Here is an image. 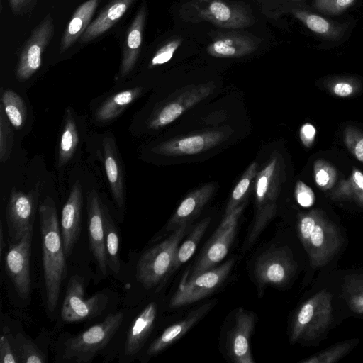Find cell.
<instances>
[{
    "instance_id": "2",
    "label": "cell",
    "mask_w": 363,
    "mask_h": 363,
    "mask_svg": "<svg viewBox=\"0 0 363 363\" xmlns=\"http://www.w3.org/2000/svg\"><path fill=\"white\" fill-rule=\"evenodd\" d=\"M189 225H182L140 257L136 267V279L144 288L150 289L162 285L174 271L177 252L180 242L189 232Z\"/></svg>"
},
{
    "instance_id": "32",
    "label": "cell",
    "mask_w": 363,
    "mask_h": 363,
    "mask_svg": "<svg viewBox=\"0 0 363 363\" xmlns=\"http://www.w3.org/2000/svg\"><path fill=\"white\" fill-rule=\"evenodd\" d=\"M210 221V218L203 219L188 233L184 242L179 246L174 260V270L186 262L194 254L201 238L209 225Z\"/></svg>"
},
{
    "instance_id": "38",
    "label": "cell",
    "mask_w": 363,
    "mask_h": 363,
    "mask_svg": "<svg viewBox=\"0 0 363 363\" xmlns=\"http://www.w3.org/2000/svg\"><path fill=\"white\" fill-rule=\"evenodd\" d=\"M182 42L181 38H173L160 47L151 59L150 67H155L169 62Z\"/></svg>"
},
{
    "instance_id": "41",
    "label": "cell",
    "mask_w": 363,
    "mask_h": 363,
    "mask_svg": "<svg viewBox=\"0 0 363 363\" xmlns=\"http://www.w3.org/2000/svg\"><path fill=\"white\" fill-rule=\"evenodd\" d=\"M295 196L298 204L303 207H310L314 203L313 191L301 181H298L296 185Z\"/></svg>"
},
{
    "instance_id": "42",
    "label": "cell",
    "mask_w": 363,
    "mask_h": 363,
    "mask_svg": "<svg viewBox=\"0 0 363 363\" xmlns=\"http://www.w3.org/2000/svg\"><path fill=\"white\" fill-rule=\"evenodd\" d=\"M0 362L1 363L18 362V356L14 353L7 336L4 334L0 338Z\"/></svg>"
},
{
    "instance_id": "35",
    "label": "cell",
    "mask_w": 363,
    "mask_h": 363,
    "mask_svg": "<svg viewBox=\"0 0 363 363\" xmlns=\"http://www.w3.org/2000/svg\"><path fill=\"white\" fill-rule=\"evenodd\" d=\"M257 163L252 162L245 170L240 181L233 189L227 203L224 216L230 214L236 208L246 201V195L257 174Z\"/></svg>"
},
{
    "instance_id": "23",
    "label": "cell",
    "mask_w": 363,
    "mask_h": 363,
    "mask_svg": "<svg viewBox=\"0 0 363 363\" xmlns=\"http://www.w3.org/2000/svg\"><path fill=\"white\" fill-rule=\"evenodd\" d=\"M157 306L148 303L133 321L127 334L124 352L132 357L140 352L149 337L157 318Z\"/></svg>"
},
{
    "instance_id": "11",
    "label": "cell",
    "mask_w": 363,
    "mask_h": 363,
    "mask_svg": "<svg viewBox=\"0 0 363 363\" xmlns=\"http://www.w3.org/2000/svg\"><path fill=\"white\" fill-rule=\"evenodd\" d=\"M235 263L232 258L223 264L207 270L182 284L172 296L169 306L179 308L206 298L226 280Z\"/></svg>"
},
{
    "instance_id": "22",
    "label": "cell",
    "mask_w": 363,
    "mask_h": 363,
    "mask_svg": "<svg viewBox=\"0 0 363 363\" xmlns=\"http://www.w3.org/2000/svg\"><path fill=\"white\" fill-rule=\"evenodd\" d=\"M146 17L147 5L145 1H143L126 33L123 46L120 69L121 77H125L129 74L138 61L143 43Z\"/></svg>"
},
{
    "instance_id": "4",
    "label": "cell",
    "mask_w": 363,
    "mask_h": 363,
    "mask_svg": "<svg viewBox=\"0 0 363 363\" xmlns=\"http://www.w3.org/2000/svg\"><path fill=\"white\" fill-rule=\"evenodd\" d=\"M279 162L273 156L257 172L255 179V217L245 244L250 247L257 240L277 211L279 193Z\"/></svg>"
},
{
    "instance_id": "28",
    "label": "cell",
    "mask_w": 363,
    "mask_h": 363,
    "mask_svg": "<svg viewBox=\"0 0 363 363\" xmlns=\"http://www.w3.org/2000/svg\"><path fill=\"white\" fill-rule=\"evenodd\" d=\"M104 167L113 198L118 208L124 203V187L120 163L113 140H104Z\"/></svg>"
},
{
    "instance_id": "15",
    "label": "cell",
    "mask_w": 363,
    "mask_h": 363,
    "mask_svg": "<svg viewBox=\"0 0 363 363\" xmlns=\"http://www.w3.org/2000/svg\"><path fill=\"white\" fill-rule=\"evenodd\" d=\"M39 189L28 194L13 189L11 191L6 208L8 233L13 241H19L33 228Z\"/></svg>"
},
{
    "instance_id": "37",
    "label": "cell",
    "mask_w": 363,
    "mask_h": 363,
    "mask_svg": "<svg viewBox=\"0 0 363 363\" xmlns=\"http://www.w3.org/2000/svg\"><path fill=\"white\" fill-rule=\"evenodd\" d=\"M2 105L0 106V158L5 162L9 157L13 144V133Z\"/></svg>"
},
{
    "instance_id": "27",
    "label": "cell",
    "mask_w": 363,
    "mask_h": 363,
    "mask_svg": "<svg viewBox=\"0 0 363 363\" xmlns=\"http://www.w3.org/2000/svg\"><path fill=\"white\" fill-rule=\"evenodd\" d=\"M289 11L309 30L328 40H340L347 28L346 23L328 20L300 6L293 7Z\"/></svg>"
},
{
    "instance_id": "16",
    "label": "cell",
    "mask_w": 363,
    "mask_h": 363,
    "mask_svg": "<svg viewBox=\"0 0 363 363\" xmlns=\"http://www.w3.org/2000/svg\"><path fill=\"white\" fill-rule=\"evenodd\" d=\"M255 324L253 312L239 308L235 322L227 335L226 350L229 357L235 363H255L250 339Z\"/></svg>"
},
{
    "instance_id": "47",
    "label": "cell",
    "mask_w": 363,
    "mask_h": 363,
    "mask_svg": "<svg viewBox=\"0 0 363 363\" xmlns=\"http://www.w3.org/2000/svg\"><path fill=\"white\" fill-rule=\"evenodd\" d=\"M355 156L361 162H363V138L355 146Z\"/></svg>"
},
{
    "instance_id": "39",
    "label": "cell",
    "mask_w": 363,
    "mask_h": 363,
    "mask_svg": "<svg viewBox=\"0 0 363 363\" xmlns=\"http://www.w3.org/2000/svg\"><path fill=\"white\" fill-rule=\"evenodd\" d=\"M356 0H314L313 7L328 15H337L350 7Z\"/></svg>"
},
{
    "instance_id": "20",
    "label": "cell",
    "mask_w": 363,
    "mask_h": 363,
    "mask_svg": "<svg viewBox=\"0 0 363 363\" xmlns=\"http://www.w3.org/2000/svg\"><path fill=\"white\" fill-rule=\"evenodd\" d=\"M216 300L206 303L190 311L184 318L167 328L149 346L147 354L155 355L183 337L216 305Z\"/></svg>"
},
{
    "instance_id": "31",
    "label": "cell",
    "mask_w": 363,
    "mask_h": 363,
    "mask_svg": "<svg viewBox=\"0 0 363 363\" xmlns=\"http://www.w3.org/2000/svg\"><path fill=\"white\" fill-rule=\"evenodd\" d=\"M79 143V135L74 119L69 110L66 111L58 154L60 166L65 165L74 155Z\"/></svg>"
},
{
    "instance_id": "8",
    "label": "cell",
    "mask_w": 363,
    "mask_h": 363,
    "mask_svg": "<svg viewBox=\"0 0 363 363\" xmlns=\"http://www.w3.org/2000/svg\"><path fill=\"white\" fill-rule=\"evenodd\" d=\"M295 270L291 250L286 246H272L257 258L253 274L258 289L262 291L267 286L285 285Z\"/></svg>"
},
{
    "instance_id": "48",
    "label": "cell",
    "mask_w": 363,
    "mask_h": 363,
    "mask_svg": "<svg viewBox=\"0 0 363 363\" xmlns=\"http://www.w3.org/2000/svg\"><path fill=\"white\" fill-rule=\"evenodd\" d=\"M353 179L359 188L363 190V174L359 171H355L353 174Z\"/></svg>"
},
{
    "instance_id": "46",
    "label": "cell",
    "mask_w": 363,
    "mask_h": 363,
    "mask_svg": "<svg viewBox=\"0 0 363 363\" xmlns=\"http://www.w3.org/2000/svg\"><path fill=\"white\" fill-rule=\"evenodd\" d=\"M329 179V175L324 169L319 170L315 174V182L320 186H325Z\"/></svg>"
},
{
    "instance_id": "1",
    "label": "cell",
    "mask_w": 363,
    "mask_h": 363,
    "mask_svg": "<svg viewBox=\"0 0 363 363\" xmlns=\"http://www.w3.org/2000/svg\"><path fill=\"white\" fill-rule=\"evenodd\" d=\"M42 240L43 267L49 313L58 303L62 283L66 275L65 255L53 199L46 197L39 207Z\"/></svg>"
},
{
    "instance_id": "21",
    "label": "cell",
    "mask_w": 363,
    "mask_h": 363,
    "mask_svg": "<svg viewBox=\"0 0 363 363\" xmlns=\"http://www.w3.org/2000/svg\"><path fill=\"white\" fill-rule=\"evenodd\" d=\"M215 191L213 184H208L186 196L172 215L164 233L173 232L182 225L190 223L198 216Z\"/></svg>"
},
{
    "instance_id": "44",
    "label": "cell",
    "mask_w": 363,
    "mask_h": 363,
    "mask_svg": "<svg viewBox=\"0 0 363 363\" xmlns=\"http://www.w3.org/2000/svg\"><path fill=\"white\" fill-rule=\"evenodd\" d=\"M32 0H9L10 7L15 14L24 12L29 6Z\"/></svg>"
},
{
    "instance_id": "17",
    "label": "cell",
    "mask_w": 363,
    "mask_h": 363,
    "mask_svg": "<svg viewBox=\"0 0 363 363\" xmlns=\"http://www.w3.org/2000/svg\"><path fill=\"white\" fill-rule=\"evenodd\" d=\"M224 130H210L174 138L155 146V153L167 156L195 155L206 151L225 140Z\"/></svg>"
},
{
    "instance_id": "13",
    "label": "cell",
    "mask_w": 363,
    "mask_h": 363,
    "mask_svg": "<svg viewBox=\"0 0 363 363\" xmlns=\"http://www.w3.org/2000/svg\"><path fill=\"white\" fill-rule=\"evenodd\" d=\"M54 31L52 17L48 13L32 30L21 50L15 73L18 80L28 79L40 67L42 55L51 41Z\"/></svg>"
},
{
    "instance_id": "14",
    "label": "cell",
    "mask_w": 363,
    "mask_h": 363,
    "mask_svg": "<svg viewBox=\"0 0 363 363\" xmlns=\"http://www.w3.org/2000/svg\"><path fill=\"white\" fill-rule=\"evenodd\" d=\"M33 228L16 243H10L5 256V269L18 295L26 299L30 292V247Z\"/></svg>"
},
{
    "instance_id": "36",
    "label": "cell",
    "mask_w": 363,
    "mask_h": 363,
    "mask_svg": "<svg viewBox=\"0 0 363 363\" xmlns=\"http://www.w3.org/2000/svg\"><path fill=\"white\" fill-rule=\"evenodd\" d=\"M358 342V340H350L335 345L308 359L302 363H332L345 356Z\"/></svg>"
},
{
    "instance_id": "25",
    "label": "cell",
    "mask_w": 363,
    "mask_h": 363,
    "mask_svg": "<svg viewBox=\"0 0 363 363\" xmlns=\"http://www.w3.org/2000/svg\"><path fill=\"white\" fill-rule=\"evenodd\" d=\"M257 47L250 37L239 33H227L213 40L208 52L216 57H240L254 52Z\"/></svg>"
},
{
    "instance_id": "40",
    "label": "cell",
    "mask_w": 363,
    "mask_h": 363,
    "mask_svg": "<svg viewBox=\"0 0 363 363\" xmlns=\"http://www.w3.org/2000/svg\"><path fill=\"white\" fill-rule=\"evenodd\" d=\"M18 363H44L46 356L32 342L26 341L18 352Z\"/></svg>"
},
{
    "instance_id": "6",
    "label": "cell",
    "mask_w": 363,
    "mask_h": 363,
    "mask_svg": "<svg viewBox=\"0 0 363 363\" xmlns=\"http://www.w3.org/2000/svg\"><path fill=\"white\" fill-rule=\"evenodd\" d=\"M332 318V295L323 289L304 302L296 313L291 342L313 340L328 327Z\"/></svg>"
},
{
    "instance_id": "9",
    "label": "cell",
    "mask_w": 363,
    "mask_h": 363,
    "mask_svg": "<svg viewBox=\"0 0 363 363\" xmlns=\"http://www.w3.org/2000/svg\"><path fill=\"white\" fill-rule=\"evenodd\" d=\"M214 89V84L209 82L177 90L152 113L148 122L149 128L159 129L172 123L208 97Z\"/></svg>"
},
{
    "instance_id": "30",
    "label": "cell",
    "mask_w": 363,
    "mask_h": 363,
    "mask_svg": "<svg viewBox=\"0 0 363 363\" xmlns=\"http://www.w3.org/2000/svg\"><path fill=\"white\" fill-rule=\"evenodd\" d=\"M104 225V242L107 256L108 267L114 273L120 271L119 234L117 227L108 211L102 203Z\"/></svg>"
},
{
    "instance_id": "19",
    "label": "cell",
    "mask_w": 363,
    "mask_h": 363,
    "mask_svg": "<svg viewBox=\"0 0 363 363\" xmlns=\"http://www.w3.org/2000/svg\"><path fill=\"white\" fill-rule=\"evenodd\" d=\"M88 233L90 250L103 274L107 272L108 262L104 242L102 202L95 190L87 198Z\"/></svg>"
},
{
    "instance_id": "43",
    "label": "cell",
    "mask_w": 363,
    "mask_h": 363,
    "mask_svg": "<svg viewBox=\"0 0 363 363\" xmlns=\"http://www.w3.org/2000/svg\"><path fill=\"white\" fill-rule=\"evenodd\" d=\"M315 129L310 123L304 124L300 130L301 138L306 145L311 143L315 136Z\"/></svg>"
},
{
    "instance_id": "7",
    "label": "cell",
    "mask_w": 363,
    "mask_h": 363,
    "mask_svg": "<svg viewBox=\"0 0 363 363\" xmlns=\"http://www.w3.org/2000/svg\"><path fill=\"white\" fill-rule=\"evenodd\" d=\"M245 204L246 201L230 214L223 217L185 281L216 267L225 257L236 234L238 220Z\"/></svg>"
},
{
    "instance_id": "5",
    "label": "cell",
    "mask_w": 363,
    "mask_h": 363,
    "mask_svg": "<svg viewBox=\"0 0 363 363\" xmlns=\"http://www.w3.org/2000/svg\"><path fill=\"white\" fill-rule=\"evenodd\" d=\"M123 319L121 312L111 313L65 343L62 359L89 362L104 349L114 336Z\"/></svg>"
},
{
    "instance_id": "29",
    "label": "cell",
    "mask_w": 363,
    "mask_h": 363,
    "mask_svg": "<svg viewBox=\"0 0 363 363\" xmlns=\"http://www.w3.org/2000/svg\"><path fill=\"white\" fill-rule=\"evenodd\" d=\"M141 91L140 87H134L111 96L99 107L96 118L102 122L116 118L140 95Z\"/></svg>"
},
{
    "instance_id": "33",
    "label": "cell",
    "mask_w": 363,
    "mask_h": 363,
    "mask_svg": "<svg viewBox=\"0 0 363 363\" xmlns=\"http://www.w3.org/2000/svg\"><path fill=\"white\" fill-rule=\"evenodd\" d=\"M11 124L20 129L26 118V108L22 98L14 91L6 89L1 95V104Z\"/></svg>"
},
{
    "instance_id": "10",
    "label": "cell",
    "mask_w": 363,
    "mask_h": 363,
    "mask_svg": "<svg viewBox=\"0 0 363 363\" xmlns=\"http://www.w3.org/2000/svg\"><path fill=\"white\" fill-rule=\"evenodd\" d=\"M84 279L79 275L69 278L61 310V318L66 323L92 319L106 308L108 299L103 293L84 298Z\"/></svg>"
},
{
    "instance_id": "45",
    "label": "cell",
    "mask_w": 363,
    "mask_h": 363,
    "mask_svg": "<svg viewBox=\"0 0 363 363\" xmlns=\"http://www.w3.org/2000/svg\"><path fill=\"white\" fill-rule=\"evenodd\" d=\"M335 94L340 96H347L352 93V86L346 82H339L333 88Z\"/></svg>"
},
{
    "instance_id": "26",
    "label": "cell",
    "mask_w": 363,
    "mask_h": 363,
    "mask_svg": "<svg viewBox=\"0 0 363 363\" xmlns=\"http://www.w3.org/2000/svg\"><path fill=\"white\" fill-rule=\"evenodd\" d=\"M101 0H87L75 10L62 34L60 53L65 52L78 40L91 23Z\"/></svg>"
},
{
    "instance_id": "34",
    "label": "cell",
    "mask_w": 363,
    "mask_h": 363,
    "mask_svg": "<svg viewBox=\"0 0 363 363\" xmlns=\"http://www.w3.org/2000/svg\"><path fill=\"white\" fill-rule=\"evenodd\" d=\"M342 288V296L351 311L363 313V274L346 276Z\"/></svg>"
},
{
    "instance_id": "49",
    "label": "cell",
    "mask_w": 363,
    "mask_h": 363,
    "mask_svg": "<svg viewBox=\"0 0 363 363\" xmlns=\"http://www.w3.org/2000/svg\"><path fill=\"white\" fill-rule=\"evenodd\" d=\"M6 247V244L4 240V231H3V225L2 223H1L0 227V251H1V255L3 254V251L4 250V247Z\"/></svg>"
},
{
    "instance_id": "3",
    "label": "cell",
    "mask_w": 363,
    "mask_h": 363,
    "mask_svg": "<svg viewBox=\"0 0 363 363\" xmlns=\"http://www.w3.org/2000/svg\"><path fill=\"white\" fill-rule=\"evenodd\" d=\"M298 232L313 267L325 265L342 245L338 230L318 215L311 213L300 216Z\"/></svg>"
},
{
    "instance_id": "12",
    "label": "cell",
    "mask_w": 363,
    "mask_h": 363,
    "mask_svg": "<svg viewBox=\"0 0 363 363\" xmlns=\"http://www.w3.org/2000/svg\"><path fill=\"white\" fill-rule=\"evenodd\" d=\"M190 6L196 18L220 28H243L255 21L245 8L226 0H194Z\"/></svg>"
},
{
    "instance_id": "24",
    "label": "cell",
    "mask_w": 363,
    "mask_h": 363,
    "mask_svg": "<svg viewBox=\"0 0 363 363\" xmlns=\"http://www.w3.org/2000/svg\"><path fill=\"white\" fill-rule=\"evenodd\" d=\"M135 0H110L79 38L82 43L94 40L109 30L126 13Z\"/></svg>"
},
{
    "instance_id": "18",
    "label": "cell",
    "mask_w": 363,
    "mask_h": 363,
    "mask_svg": "<svg viewBox=\"0 0 363 363\" xmlns=\"http://www.w3.org/2000/svg\"><path fill=\"white\" fill-rule=\"evenodd\" d=\"M82 205V186L77 181L62 211L61 235L66 257L71 255L80 235Z\"/></svg>"
}]
</instances>
